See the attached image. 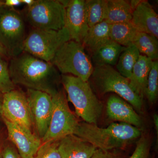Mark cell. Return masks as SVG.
<instances>
[{
  "label": "cell",
  "mask_w": 158,
  "mask_h": 158,
  "mask_svg": "<svg viewBox=\"0 0 158 158\" xmlns=\"http://www.w3.org/2000/svg\"><path fill=\"white\" fill-rule=\"evenodd\" d=\"M90 158H121L116 153L97 148Z\"/></svg>",
  "instance_id": "f1b7e54d"
},
{
  "label": "cell",
  "mask_w": 158,
  "mask_h": 158,
  "mask_svg": "<svg viewBox=\"0 0 158 158\" xmlns=\"http://www.w3.org/2000/svg\"><path fill=\"white\" fill-rule=\"evenodd\" d=\"M0 115L10 122L32 131L33 119L26 94L14 90L3 94Z\"/></svg>",
  "instance_id": "30bf717a"
},
{
  "label": "cell",
  "mask_w": 158,
  "mask_h": 158,
  "mask_svg": "<svg viewBox=\"0 0 158 158\" xmlns=\"http://www.w3.org/2000/svg\"><path fill=\"white\" fill-rule=\"evenodd\" d=\"M70 40L65 27L58 31L33 28L26 37L24 52L50 62L58 49Z\"/></svg>",
  "instance_id": "52a82bcc"
},
{
  "label": "cell",
  "mask_w": 158,
  "mask_h": 158,
  "mask_svg": "<svg viewBox=\"0 0 158 158\" xmlns=\"http://www.w3.org/2000/svg\"><path fill=\"white\" fill-rule=\"evenodd\" d=\"M58 141L42 143L35 158H62L58 150Z\"/></svg>",
  "instance_id": "4316f807"
},
{
  "label": "cell",
  "mask_w": 158,
  "mask_h": 158,
  "mask_svg": "<svg viewBox=\"0 0 158 158\" xmlns=\"http://www.w3.org/2000/svg\"><path fill=\"white\" fill-rule=\"evenodd\" d=\"M1 94H0V103H1V101H2V96H3V95H2V96H1ZM0 117H1V115H0Z\"/></svg>",
  "instance_id": "8d00e7d4"
},
{
  "label": "cell",
  "mask_w": 158,
  "mask_h": 158,
  "mask_svg": "<svg viewBox=\"0 0 158 158\" xmlns=\"http://www.w3.org/2000/svg\"><path fill=\"white\" fill-rule=\"evenodd\" d=\"M53 108L50 123L42 143L57 141L74 135L79 122L71 111L64 92L59 90L52 95Z\"/></svg>",
  "instance_id": "9c48e42d"
},
{
  "label": "cell",
  "mask_w": 158,
  "mask_h": 158,
  "mask_svg": "<svg viewBox=\"0 0 158 158\" xmlns=\"http://www.w3.org/2000/svg\"><path fill=\"white\" fill-rule=\"evenodd\" d=\"M125 48L111 40L92 53V60L95 66L116 65Z\"/></svg>",
  "instance_id": "ffe728a7"
},
{
  "label": "cell",
  "mask_w": 158,
  "mask_h": 158,
  "mask_svg": "<svg viewBox=\"0 0 158 158\" xmlns=\"http://www.w3.org/2000/svg\"><path fill=\"white\" fill-rule=\"evenodd\" d=\"M107 115L113 121L127 123L138 128L142 121L133 107L124 100L116 95H111L106 104Z\"/></svg>",
  "instance_id": "5bb4252c"
},
{
  "label": "cell",
  "mask_w": 158,
  "mask_h": 158,
  "mask_svg": "<svg viewBox=\"0 0 158 158\" xmlns=\"http://www.w3.org/2000/svg\"><path fill=\"white\" fill-rule=\"evenodd\" d=\"M133 44L141 55L146 56L153 61L157 60L158 41L156 37L146 33L138 32Z\"/></svg>",
  "instance_id": "7402d4cb"
},
{
  "label": "cell",
  "mask_w": 158,
  "mask_h": 158,
  "mask_svg": "<svg viewBox=\"0 0 158 158\" xmlns=\"http://www.w3.org/2000/svg\"><path fill=\"white\" fill-rule=\"evenodd\" d=\"M9 58H10L7 53V52L0 42V59L6 61V60H8Z\"/></svg>",
  "instance_id": "1f68e13d"
},
{
  "label": "cell",
  "mask_w": 158,
  "mask_h": 158,
  "mask_svg": "<svg viewBox=\"0 0 158 158\" xmlns=\"http://www.w3.org/2000/svg\"><path fill=\"white\" fill-rule=\"evenodd\" d=\"M74 135L106 151L124 147L142 135L138 128L127 123H113L103 128L85 122H79Z\"/></svg>",
  "instance_id": "7a4b0ae2"
},
{
  "label": "cell",
  "mask_w": 158,
  "mask_h": 158,
  "mask_svg": "<svg viewBox=\"0 0 158 158\" xmlns=\"http://www.w3.org/2000/svg\"><path fill=\"white\" fill-rule=\"evenodd\" d=\"M133 9L130 2L124 0H106L105 21L110 24L130 22Z\"/></svg>",
  "instance_id": "ac0fdd59"
},
{
  "label": "cell",
  "mask_w": 158,
  "mask_h": 158,
  "mask_svg": "<svg viewBox=\"0 0 158 158\" xmlns=\"http://www.w3.org/2000/svg\"><path fill=\"white\" fill-rule=\"evenodd\" d=\"M65 27L71 40L82 44L90 28L85 0L67 1L65 6Z\"/></svg>",
  "instance_id": "7c38bea8"
},
{
  "label": "cell",
  "mask_w": 158,
  "mask_h": 158,
  "mask_svg": "<svg viewBox=\"0 0 158 158\" xmlns=\"http://www.w3.org/2000/svg\"><path fill=\"white\" fill-rule=\"evenodd\" d=\"M131 23L138 32L158 38V15L147 1H141L134 9Z\"/></svg>",
  "instance_id": "9a60e30c"
},
{
  "label": "cell",
  "mask_w": 158,
  "mask_h": 158,
  "mask_svg": "<svg viewBox=\"0 0 158 158\" xmlns=\"http://www.w3.org/2000/svg\"><path fill=\"white\" fill-rule=\"evenodd\" d=\"M27 36L23 15L15 8L2 6L0 8V42L10 59L24 52Z\"/></svg>",
  "instance_id": "8992f818"
},
{
  "label": "cell",
  "mask_w": 158,
  "mask_h": 158,
  "mask_svg": "<svg viewBox=\"0 0 158 158\" xmlns=\"http://www.w3.org/2000/svg\"><path fill=\"white\" fill-rule=\"evenodd\" d=\"M138 32L131 22L110 24L111 40L125 47L133 44Z\"/></svg>",
  "instance_id": "44dd1931"
},
{
  "label": "cell",
  "mask_w": 158,
  "mask_h": 158,
  "mask_svg": "<svg viewBox=\"0 0 158 158\" xmlns=\"http://www.w3.org/2000/svg\"><path fill=\"white\" fill-rule=\"evenodd\" d=\"M25 15L33 28L58 31L65 27V7L61 1L36 0L26 7Z\"/></svg>",
  "instance_id": "ba28073f"
},
{
  "label": "cell",
  "mask_w": 158,
  "mask_h": 158,
  "mask_svg": "<svg viewBox=\"0 0 158 158\" xmlns=\"http://www.w3.org/2000/svg\"><path fill=\"white\" fill-rule=\"evenodd\" d=\"M4 2H5V1L0 0V8H1L2 6H3V5H4Z\"/></svg>",
  "instance_id": "e575fe53"
},
{
  "label": "cell",
  "mask_w": 158,
  "mask_h": 158,
  "mask_svg": "<svg viewBox=\"0 0 158 158\" xmlns=\"http://www.w3.org/2000/svg\"><path fill=\"white\" fill-rule=\"evenodd\" d=\"M152 62L146 56L140 55L128 79L131 88L142 99L145 96L148 78Z\"/></svg>",
  "instance_id": "e0dca14e"
},
{
  "label": "cell",
  "mask_w": 158,
  "mask_h": 158,
  "mask_svg": "<svg viewBox=\"0 0 158 158\" xmlns=\"http://www.w3.org/2000/svg\"><path fill=\"white\" fill-rule=\"evenodd\" d=\"M9 140L14 144L22 158H35L42 144L41 139L32 131L2 118Z\"/></svg>",
  "instance_id": "4fadbf2b"
},
{
  "label": "cell",
  "mask_w": 158,
  "mask_h": 158,
  "mask_svg": "<svg viewBox=\"0 0 158 158\" xmlns=\"http://www.w3.org/2000/svg\"><path fill=\"white\" fill-rule=\"evenodd\" d=\"M50 62L62 74H70L85 81L94 69L83 44L71 40L58 49Z\"/></svg>",
  "instance_id": "277c9868"
},
{
  "label": "cell",
  "mask_w": 158,
  "mask_h": 158,
  "mask_svg": "<svg viewBox=\"0 0 158 158\" xmlns=\"http://www.w3.org/2000/svg\"><path fill=\"white\" fill-rule=\"evenodd\" d=\"M21 1L22 4H25L27 7H29L34 5L36 0H21Z\"/></svg>",
  "instance_id": "d6a6232c"
},
{
  "label": "cell",
  "mask_w": 158,
  "mask_h": 158,
  "mask_svg": "<svg viewBox=\"0 0 158 158\" xmlns=\"http://www.w3.org/2000/svg\"><path fill=\"white\" fill-rule=\"evenodd\" d=\"M2 158H22L17 150L11 146H7L2 150Z\"/></svg>",
  "instance_id": "f546056e"
},
{
  "label": "cell",
  "mask_w": 158,
  "mask_h": 158,
  "mask_svg": "<svg viewBox=\"0 0 158 158\" xmlns=\"http://www.w3.org/2000/svg\"><path fill=\"white\" fill-rule=\"evenodd\" d=\"M27 98L33 125L37 136L42 139L48 130L52 114L53 104L52 95L40 90L27 89Z\"/></svg>",
  "instance_id": "8fae6325"
},
{
  "label": "cell",
  "mask_w": 158,
  "mask_h": 158,
  "mask_svg": "<svg viewBox=\"0 0 158 158\" xmlns=\"http://www.w3.org/2000/svg\"><path fill=\"white\" fill-rule=\"evenodd\" d=\"M110 24L104 21L90 27L83 40L82 44L92 53L111 40Z\"/></svg>",
  "instance_id": "d6986e66"
},
{
  "label": "cell",
  "mask_w": 158,
  "mask_h": 158,
  "mask_svg": "<svg viewBox=\"0 0 158 158\" xmlns=\"http://www.w3.org/2000/svg\"><path fill=\"white\" fill-rule=\"evenodd\" d=\"M158 95V62L157 60L152 62L148 78L145 96L150 103L153 104L156 101Z\"/></svg>",
  "instance_id": "d4e9b609"
},
{
  "label": "cell",
  "mask_w": 158,
  "mask_h": 158,
  "mask_svg": "<svg viewBox=\"0 0 158 158\" xmlns=\"http://www.w3.org/2000/svg\"><path fill=\"white\" fill-rule=\"evenodd\" d=\"M85 7L89 28L105 20L106 0H86Z\"/></svg>",
  "instance_id": "cb8c5ba5"
},
{
  "label": "cell",
  "mask_w": 158,
  "mask_h": 158,
  "mask_svg": "<svg viewBox=\"0 0 158 158\" xmlns=\"http://www.w3.org/2000/svg\"><path fill=\"white\" fill-rule=\"evenodd\" d=\"M141 54L135 45L126 47L120 54L116 63L117 71L123 76L129 79L133 68Z\"/></svg>",
  "instance_id": "603a6c76"
},
{
  "label": "cell",
  "mask_w": 158,
  "mask_h": 158,
  "mask_svg": "<svg viewBox=\"0 0 158 158\" xmlns=\"http://www.w3.org/2000/svg\"><path fill=\"white\" fill-rule=\"evenodd\" d=\"M90 78L98 91L101 94L114 92L127 101L138 112L142 110L143 102L130 85L128 79L110 65L96 66Z\"/></svg>",
  "instance_id": "5b68a950"
},
{
  "label": "cell",
  "mask_w": 158,
  "mask_h": 158,
  "mask_svg": "<svg viewBox=\"0 0 158 158\" xmlns=\"http://www.w3.org/2000/svg\"><path fill=\"white\" fill-rule=\"evenodd\" d=\"M58 150L62 158H90L97 148L74 135L58 140Z\"/></svg>",
  "instance_id": "2e32d148"
},
{
  "label": "cell",
  "mask_w": 158,
  "mask_h": 158,
  "mask_svg": "<svg viewBox=\"0 0 158 158\" xmlns=\"http://www.w3.org/2000/svg\"><path fill=\"white\" fill-rule=\"evenodd\" d=\"M15 89L9 73V64L7 61L0 59V94H3Z\"/></svg>",
  "instance_id": "484cf974"
},
{
  "label": "cell",
  "mask_w": 158,
  "mask_h": 158,
  "mask_svg": "<svg viewBox=\"0 0 158 158\" xmlns=\"http://www.w3.org/2000/svg\"><path fill=\"white\" fill-rule=\"evenodd\" d=\"M153 121L156 131L157 135H158V116L157 114H155L153 116Z\"/></svg>",
  "instance_id": "836d02e7"
},
{
  "label": "cell",
  "mask_w": 158,
  "mask_h": 158,
  "mask_svg": "<svg viewBox=\"0 0 158 158\" xmlns=\"http://www.w3.org/2000/svg\"><path fill=\"white\" fill-rule=\"evenodd\" d=\"M21 4H22L21 0H6L4 2V6L11 8H14L15 6H19Z\"/></svg>",
  "instance_id": "4dcf8cb0"
},
{
  "label": "cell",
  "mask_w": 158,
  "mask_h": 158,
  "mask_svg": "<svg viewBox=\"0 0 158 158\" xmlns=\"http://www.w3.org/2000/svg\"><path fill=\"white\" fill-rule=\"evenodd\" d=\"M151 144L149 138L141 135L136 144L135 149L129 158H149Z\"/></svg>",
  "instance_id": "83f0119b"
},
{
  "label": "cell",
  "mask_w": 158,
  "mask_h": 158,
  "mask_svg": "<svg viewBox=\"0 0 158 158\" xmlns=\"http://www.w3.org/2000/svg\"><path fill=\"white\" fill-rule=\"evenodd\" d=\"M61 82L73 104L77 116L85 122L96 124L102 110V105L94 93L88 81L71 75L62 74Z\"/></svg>",
  "instance_id": "3957f363"
},
{
  "label": "cell",
  "mask_w": 158,
  "mask_h": 158,
  "mask_svg": "<svg viewBox=\"0 0 158 158\" xmlns=\"http://www.w3.org/2000/svg\"><path fill=\"white\" fill-rule=\"evenodd\" d=\"M2 150L0 149V158H2Z\"/></svg>",
  "instance_id": "d590c367"
},
{
  "label": "cell",
  "mask_w": 158,
  "mask_h": 158,
  "mask_svg": "<svg viewBox=\"0 0 158 158\" xmlns=\"http://www.w3.org/2000/svg\"><path fill=\"white\" fill-rule=\"evenodd\" d=\"M9 68L14 85L44 91L52 96L59 90L57 86L60 76L57 69L50 62L23 52L10 59Z\"/></svg>",
  "instance_id": "6da1fadb"
}]
</instances>
